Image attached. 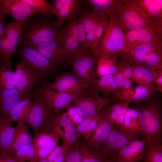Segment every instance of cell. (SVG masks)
<instances>
[{
	"label": "cell",
	"mask_w": 162,
	"mask_h": 162,
	"mask_svg": "<svg viewBox=\"0 0 162 162\" xmlns=\"http://www.w3.org/2000/svg\"><path fill=\"white\" fill-rule=\"evenodd\" d=\"M47 87L57 92L77 95L92 88L91 85L72 72L60 75L53 82L48 83Z\"/></svg>",
	"instance_id": "obj_10"
},
{
	"label": "cell",
	"mask_w": 162,
	"mask_h": 162,
	"mask_svg": "<svg viewBox=\"0 0 162 162\" xmlns=\"http://www.w3.org/2000/svg\"><path fill=\"white\" fill-rule=\"evenodd\" d=\"M125 0H82L86 6L91 9L103 14L108 17L117 14L119 9L123 5Z\"/></svg>",
	"instance_id": "obj_23"
},
{
	"label": "cell",
	"mask_w": 162,
	"mask_h": 162,
	"mask_svg": "<svg viewBox=\"0 0 162 162\" xmlns=\"http://www.w3.org/2000/svg\"><path fill=\"white\" fill-rule=\"evenodd\" d=\"M132 82L147 88L154 94L156 91L155 86L154 76L151 69L148 67L142 65L134 67L133 69Z\"/></svg>",
	"instance_id": "obj_24"
},
{
	"label": "cell",
	"mask_w": 162,
	"mask_h": 162,
	"mask_svg": "<svg viewBox=\"0 0 162 162\" xmlns=\"http://www.w3.org/2000/svg\"><path fill=\"white\" fill-rule=\"evenodd\" d=\"M58 136L51 132H42L35 134L33 144L35 148L48 150L50 154L58 146Z\"/></svg>",
	"instance_id": "obj_33"
},
{
	"label": "cell",
	"mask_w": 162,
	"mask_h": 162,
	"mask_svg": "<svg viewBox=\"0 0 162 162\" xmlns=\"http://www.w3.org/2000/svg\"><path fill=\"white\" fill-rule=\"evenodd\" d=\"M6 15L0 8V37L2 35L4 28V24Z\"/></svg>",
	"instance_id": "obj_53"
},
{
	"label": "cell",
	"mask_w": 162,
	"mask_h": 162,
	"mask_svg": "<svg viewBox=\"0 0 162 162\" xmlns=\"http://www.w3.org/2000/svg\"><path fill=\"white\" fill-rule=\"evenodd\" d=\"M53 13L57 18L56 22L60 30L63 26L66 20L76 18L82 4V0H52Z\"/></svg>",
	"instance_id": "obj_17"
},
{
	"label": "cell",
	"mask_w": 162,
	"mask_h": 162,
	"mask_svg": "<svg viewBox=\"0 0 162 162\" xmlns=\"http://www.w3.org/2000/svg\"><path fill=\"white\" fill-rule=\"evenodd\" d=\"M28 128L24 123L17 124L13 140L7 154L12 155L23 146L33 143L34 138L29 133Z\"/></svg>",
	"instance_id": "obj_25"
},
{
	"label": "cell",
	"mask_w": 162,
	"mask_h": 162,
	"mask_svg": "<svg viewBox=\"0 0 162 162\" xmlns=\"http://www.w3.org/2000/svg\"><path fill=\"white\" fill-rule=\"evenodd\" d=\"M143 158L144 162H162V144H146Z\"/></svg>",
	"instance_id": "obj_41"
},
{
	"label": "cell",
	"mask_w": 162,
	"mask_h": 162,
	"mask_svg": "<svg viewBox=\"0 0 162 162\" xmlns=\"http://www.w3.org/2000/svg\"><path fill=\"white\" fill-rule=\"evenodd\" d=\"M15 88L14 73L3 64L0 68V91Z\"/></svg>",
	"instance_id": "obj_38"
},
{
	"label": "cell",
	"mask_w": 162,
	"mask_h": 162,
	"mask_svg": "<svg viewBox=\"0 0 162 162\" xmlns=\"http://www.w3.org/2000/svg\"><path fill=\"white\" fill-rule=\"evenodd\" d=\"M21 99L16 88L0 91V116H9L10 111Z\"/></svg>",
	"instance_id": "obj_31"
},
{
	"label": "cell",
	"mask_w": 162,
	"mask_h": 162,
	"mask_svg": "<svg viewBox=\"0 0 162 162\" xmlns=\"http://www.w3.org/2000/svg\"><path fill=\"white\" fill-rule=\"evenodd\" d=\"M141 134L126 132L114 124L105 146L101 150L107 157L116 155L131 142L138 140Z\"/></svg>",
	"instance_id": "obj_11"
},
{
	"label": "cell",
	"mask_w": 162,
	"mask_h": 162,
	"mask_svg": "<svg viewBox=\"0 0 162 162\" xmlns=\"http://www.w3.org/2000/svg\"><path fill=\"white\" fill-rule=\"evenodd\" d=\"M137 108L142 134L147 144H161L162 122L161 107L158 100L150 98Z\"/></svg>",
	"instance_id": "obj_2"
},
{
	"label": "cell",
	"mask_w": 162,
	"mask_h": 162,
	"mask_svg": "<svg viewBox=\"0 0 162 162\" xmlns=\"http://www.w3.org/2000/svg\"><path fill=\"white\" fill-rule=\"evenodd\" d=\"M147 144L144 138L131 142L119 151L116 155L118 162H137L143 157L145 148Z\"/></svg>",
	"instance_id": "obj_21"
},
{
	"label": "cell",
	"mask_w": 162,
	"mask_h": 162,
	"mask_svg": "<svg viewBox=\"0 0 162 162\" xmlns=\"http://www.w3.org/2000/svg\"><path fill=\"white\" fill-rule=\"evenodd\" d=\"M33 93L40 95L54 110L56 115L71 103L77 95L57 92L47 87L39 88Z\"/></svg>",
	"instance_id": "obj_15"
},
{
	"label": "cell",
	"mask_w": 162,
	"mask_h": 162,
	"mask_svg": "<svg viewBox=\"0 0 162 162\" xmlns=\"http://www.w3.org/2000/svg\"><path fill=\"white\" fill-rule=\"evenodd\" d=\"M20 63L32 74L35 82L48 73L55 67L33 47L21 41L17 49Z\"/></svg>",
	"instance_id": "obj_6"
},
{
	"label": "cell",
	"mask_w": 162,
	"mask_h": 162,
	"mask_svg": "<svg viewBox=\"0 0 162 162\" xmlns=\"http://www.w3.org/2000/svg\"><path fill=\"white\" fill-rule=\"evenodd\" d=\"M123 130L130 133H140L142 134L139 118V111L137 108H129L127 112L124 123L120 128Z\"/></svg>",
	"instance_id": "obj_35"
},
{
	"label": "cell",
	"mask_w": 162,
	"mask_h": 162,
	"mask_svg": "<svg viewBox=\"0 0 162 162\" xmlns=\"http://www.w3.org/2000/svg\"><path fill=\"white\" fill-rule=\"evenodd\" d=\"M69 147L62 143L61 146H58L45 160L50 162H53L56 158L59 156L66 154Z\"/></svg>",
	"instance_id": "obj_46"
},
{
	"label": "cell",
	"mask_w": 162,
	"mask_h": 162,
	"mask_svg": "<svg viewBox=\"0 0 162 162\" xmlns=\"http://www.w3.org/2000/svg\"><path fill=\"white\" fill-rule=\"evenodd\" d=\"M99 112L95 116L84 118L76 127L80 136H83L86 140H88L92 136L98 124Z\"/></svg>",
	"instance_id": "obj_36"
},
{
	"label": "cell",
	"mask_w": 162,
	"mask_h": 162,
	"mask_svg": "<svg viewBox=\"0 0 162 162\" xmlns=\"http://www.w3.org/2000/svg\"><path fill=\"white\" fill-rule=\"evenodd\" d=\"M25 22L16 21L9 23L0 37V57L7 68L12 70L11 59L16 52L21 41Z\"/></svg>",
	"instance_id": "obj_7"
},
{
	"label": "cell",
	"mask_w": 162,
	"mask_h": 162,
	"mask_svg": "<svg viewBox=\"0 0 162 162\" xmlns=\"http://www.w3.org/2000/svg\"><path fill=\"white\" fill-rule=\"evenodd\" d=\"M31 96H28L20 100L12 109L9 114V117L12 122H15L17 124L25 123L31 109Z\"/></svg>",
	"instance_id": "obj_32"
},
{
	"label": "cell",
	"mask_w": 162,
	"mask_h": 162,
	"mask_svg": "<svg viewBox=\"0 0 162 162\" xmlns=\"http://www.w3.org/2000/svg\"><path fill=\"white\" fill-rule=\"evenodd\" d=\"M114 75L119 91L122 90L125 79L122 73L118 70V72Z\"/></svg>",
	"instance_id": "obj_51"
},
{
	"label": "cell",
	"mask_w": 162,
	"mask_h": 162,
	"mask_svg": "<svg viewBox=\"0 0 162 162\" xmlns=\"http://www.w3.org/2000/svg\"><path fill=\"white\" fill-rule=\"evenodd\" d=\"M152 95L146 88L140 86H133L130 88L118 91L110 98L113 101L125 100L129 103H141L151 97Z\"/></svg>",
	"instance_id": "obj_22"
},
{
	"label": "cell",
	"mask_w": 162,
	"mask_h": 162,
	"mask_svg": "<svg viewBox=\"0 0 162 162\" xmlns=\"http://www.w3.org/2000/svg\"><path fill=\"white\" fill-rule=\"evenodd\" d=\"M56 39L63 45L70 56L86 47L82 45L66 25L58 31Z\"/></svg>",
	"instance_id": "obj_29"
},
{
	"label": "cell",
	"mask_w": 162,
	"mask_h": 162,
	"mask_svg": "<svg viewBox=\"0 0 162 162\" xmlns=\"http://www.w3.org/2000/svg\"><path fill=\"white\" fill-rule=\"evenodd\" d=\"M33 143L25 146L11 156L16 162H36Z\"/></svg>",
	"instance_id": "obj_40"
},
{
	"label": "cell",
	"mask_w": 162,
	"mask_h": 162,
	"mask_svg": "<svg viewBox=\"0 0 162 162\" xmlns=\"http://www.w3.org/2000/svg\"><path fill=\"white\" fill-rule=\"evenodd\" d=\"M0 157L4 162H16L13 157L6 153H1Z\"/></svg>",
	"instance_id": "obj_54"
},
{
	"label": "cell",
	"mask_w": 162,
	"mask_h": 162,
	"mask_svg": "<svg viewBox=\"0 0 162 162\" xmlns=\"http://www.w3.org/2000/svg\"><path fill=\"white\" fill-rule=\"evenodd\" d=\"M66 113L68 118L76 125L81 122L84 118L79 113L76 108L74 106L69 108L68 112Z\"/></svg>",
	"instance_id": "obj_48"
},
{
	"label": "cell",
	"mask_w": 162,
	"mask_h": 162,
	"mask_svg": "<svg viewBox=\"0 0 162 162\" xmlns=\"http://www.w3.org/2000/svg\"><path fill=\"white\" fill-rule=\"evenodd\" d=\"M92 87L103 97L110 98L119 91L114 75L103 76L96 78L91 83Z\"/></svg>",
	"instance_id": "obj_26"
},
{
	"label": "cell",
	"mask_w": 162,
	"mask_h": 162,
	"mask_svg": "<svg viewBox=\"0 0 162 162\" xmlns=\"http://www.w3.org/2000/svg\"><path fill=\"white\" fill-rule=\"evenodd\" d=\"M113 125L101 110L99 112L98 127L91 137L88 140H86L85 142L93 148L102 149L105 146Z\"/></svg>",
	"instance_id": "obj_18"
},
{
	"label": "cell",
	"mask_w": 162,
	"mask_h": 162,
	"mask_svg": "<svg viewBox=\"0 0 162 162\" xmlns=\"http://www.w3.org/2000/svg\"><path fill=\"white\" fill-rule=\"evenodd\" d=\"M0 162H4L2 158L0 157Z\"/></svg>",
	"instance_id": "obj_59"
},
{
	"label": "cell",
	"mask_w": 162,
	"mask_h": 162,
	"mask_svg": "<svg viewBox=\"0 0 162 162\" xmlns=\"http://www.w3.org/2000/svg\"><path fill=\"white\" fill-rule=\"evenodd\" d=\"M82 162H106L108 157L101 151L92 148L85 141L78 144Z\"/></svg>",
	"instance_id": "obj_34"
},
{
	"label": "cell",
	"mask_w": 162,
	"mask_h": 162,
	"mask_svg": "<svg viewBox=\"0 0 162 162\" xmlns=\"http://www.w3.org/2000/svg\"><path fill=\"white\" fill-rule=\"evenodd\" d=\"M144 65L152 70H162V47L155 49L149 55Z\"/></svg>",
	"instance_id": "obj_43"
},
{
	"label": "cell",
	"mask_w": 162,
	"mask_h": 162,
	"mask_svg": "<svg viewBox=\"0 0 162 162\" xmlns=\"http://www.w3.org/2000/svg\"><path fill=\"white\" fill-rule=\"evenodd\" d=\"M86 40L87 47L90 48L91 51L94 50L99 43L94 30H92L86 34Z\"/></svg>",
	"instance_id": "obj_47"
},
{
	"label": "cell",
	"mask_w": 162,
	"mask_h": 162,
	"mask_svg": "<svg viewBox=\"0 0 162 162\" xmlns=\"http://www.w3.org/2000/svg\"><path fill=\"white\" fill-rule=\"evenodd\" d=\"M118 62V70L123 73L125 78L132 79L133 69L134 67L129 64L124 59L119 58Z\"/></svg>",
	"instance_id": "obj_45"
},
{
	"label": "cell",
	"mask_w": 162,
	"mask_h": 162,
	"mask_svg": "<svg viewBox=\"0 0 162 162\" xmlns=\"http://www.w3.org/2000/svg\"><path fill=\"white\" fill-rule=\"evenodd\" d=\"M25 42L38 51L54 67L67 63L70 56L69 52L56 39L36 44Z\"/></svg>",
	"instance_id": "obj_13"
},
{
	"label": "cell",
	"mask_w": 162,
	"mask_h": 162,
	"mask_svg": "<svg viewBox=\"0 0 162 162\" xmlns=\"http://www.w3.org/2000/svg\"><path fill=\"white\" fill-rule=\"evenodd\" d=\"M36 162H50L46 160H38Z\"/></svg>",
	"instance_id": "obj_58"
},
{
	"label": "cell",
	"mask_w": 162,
	"mask_h": 162,
	"mask_svg": "<svg viewBox=\"0 0 162 162\" xmlns=\"http://www.w3.org/2000/svg\"><path fill=\"white\" fill-rule=\"evenodd\" d=\"M154 76V81L157 87L156 91L162 92V70H152Z\"/></svg>",
	"instance_id": "obj_50"
},
{
	"label": "cell",
	"mask_w": 162,
	"mask_h": 162,
	"mask_svg": "<svg viewBox=\"0 0 162 162\" xmlns=\"http://www.w3.org/2000/svg\"><path fill=\"white\" fill-rule=\"evenodd\" d=\"M52 132L56 134L69 146L78 145L80 135L73 122L66 113L61 111L56 116Z\"/></svg>",
	"instance_id": "obj_12"
},
{
	"label": "cell",
	"mask_w": 162,
	"mask_h": 162,
	"mask_svg": "<svg viewBox=\"0 0 162 162\" xmlns=\"http://www.w3.org/2000/svg\"><path fill=\"white\" fill-rule=\"evenodd\" d=\"M161 47L162 40L145 44L128 50L121 51L117 54V58L124 59L134 67L144 65L149 55Z\"/></svg>",
	"instance_id": "obj_14"
},
{
	"label": "cell",
	"mask_w": 162,
	"mask_h": 162,
	"mask_svg": "<svg viewBox=\"0 0 162 162\" xmlns=\"http://www.w3.org/2000/svg\"><path fill=\"white\" fill-rule=\"evenodd\" d=\"M98 60L90 56L88 48L71 56L67 64H70L73 74L80 79L91 85L92 82L97 78L95 65Z\"/></svg>",
	"instance_id": "obj_9"
},
{
	"label": "cell",
	"mask_w": 162,
	"mask_h": 162,
	"mask_svg": "<svg viewBox=\"0 0 162 162\" xmlns=\"http://www.w3.org/2000/svg\"><path fill=\"white\" fill-rule=\"evenodd\" d=\"M116 54L106 55L99 58L97 62L96 74L99 77L108 75H114L118 71Z\"/></svg>",
	"instance_id": "obj_30"
},
{
	"label": "cell",
	"mask_w": 162,
	"mask_h": 162,
	"mask_svg": "<svg viewBox=\"0 0 162 162\" xmlns=\"http://www.w3.org/2000/svg\"><path fill=\"white\" fill-rule=\"evenodd\" d=\"M66 154H66L62 155L59 156L56 158L53 162H64Z\"/></svg>",
	"instance_id": "obj_56"
},
{
	"label": "cell",
	"mask_w": 162,
	"mask_h": 162,
	"mask_svg": "<svg viewBox=\"0 0 162 162\" xmlns=\"http://www.w3.org/2000/svg\"><path fill=\"white\" fill-rule=\"evenodd\" d=\"M0 8L6 15H10L18 22H25L38 13L21 0H0Z\"/></svg>",
	"instance_id": "obj_19"
},
{
	"label": "cell",
	"mask_w": 162,
	"mask_h": 162,
	"mask_svg": "<svg viewBox=\"0 0 162 162\" xmlns=\"http://www.w3.org/2000/svg\"><path fill=\"white\" fill-rule=\"evenodd\" d=\"M134 1L152 20L162 26V0H134Z\"/></svg>",
	"instance_id": "obj_28"
},
{
	"label": "cell",
	"mask_w": 162,
	"mask_h": 162,
	"mask_svg": "<svg viewBox=\"0 0 162 162\" xmlns=\"http://www.w3.org/2000/svg\"><path fill=\"white\" fill-rule=\"evenodd\" d=\"M129 108L124 109L117 117L114 124L117 127L120 128L122 126L124 121L126 113Z\"/></svg>",
	"instance_id": "obj_52"
},
{
	"label": "cell",
	"mask_w": 162,
	"mask_h": 162,
	"mask_svg": "<svg viewBox=\"0 0 162 162\" xmlns=\"http://www.w3.org/2000/svg\"><path fill=\"white\" fill-rule=\"evenodd\" d=\"M117 15L120 26L124 33L144 28L162 32V26L152 20L134 0H125L118 10Z\"/></svg>",
	"instance_id": "obj_3"
},
{
	"label": "cell",
	"mask_w": 162,
	"mask_h": 162,
	"mask_svg": "<svg viewBox=\"0 0 162 162\" xmlns=\"http://www.w3.org/2000/svg\"><path fill=\"white\" fill-rule=\"evenodd\" d=\"M65 25L82 45L87 48L86 40V33L82 24L79 19L76 18L69 20Z\"/></svg>",
	"instance_id": "obj_39"
},
{
	"label": "cell",
	"mask_w": 162,
	"mask_h": 162,
	"mask_svg": "<svg viewBox=\"0 0 162 162\" xmlns=\"http://www.w3.org/2000/svg\"><path fill=\"white\" fill-rule=\"evenodd\" d=\"M15 127L12 124L9 116H0V153H6L13 140Z\"/></svg>",
	"instance_id": "obj_27"
},
{
	"label": "cell",
	"mask_w": 162,
	"mask_h": 162,
	"mask_svg": "<svg viewBox=\"0 0 162 162\" xmlns=\"http://www.w3.org/2000/svg\"><path fill=\"white\" fill-rule=\"evenodd\" d=\"M124 32L121 28L117 14L109 17L106 28L97 47L91 51L97 60L103 56L117 54L123 49Z\"/></svg>",
	"instance_id": "obj_4"
},
{
	"label": "cell",
	"mask_w": 162,
	"mask_h": 162,
	"mask_svg": "<svg viewBox=\"0 0 162 162\" xmlns=\"http://www.w3.org/2000/svg\"><path fill=\"white\" fill-rule=\"evenodd\" d=\"M38 14H50L53 15V9L52 5L45 0H21Z\"/></svg>",
	"instance_id": "obj_42"
},
{
	"label": "cell",
	"mask_w": 162,
	"mask_h": 162,
	"mask_svg": "<svg viewBox=\"0 0 162 162\" xmlns=\"http://www.w3.org/2000/svg\"><path fill=\"white\" fill-rule=\"evenodd\" d=\"M32 105L25 123L35 134L42 132H52L56 115L54 110L40 94L33 93Z\"/></svg>",
	"instance_id": "obj_5"
},
{
	"label": "cell",
	"mask_w": 162,
	"mask_h": 162,
	"mask_svg": "<svg viewBox=\"0 0 162 162\" xmlns=\"http://www.w3.org/2000/svg\"><path fill=\"white\" fill-rule=\"evenodd\" d=\"M133 86L132 81L129 79L125 78L124 87L122 90H125L131 88Z\"/></svg>",
	"instance_id": "obj_55"
},
{
	"label": "cell",
	"mask_w": 162,
	"mask_h": 162,
	"mask_svg": "<svg viewBox=\"0 0 162 162\" xmlns=\"http://www.w3.org/2000/svg\"><path fill=\"white\" fill-rule=\"evenodd\" d=\"M106 15L92 10L82 13L78 18L82 24L86 33L94 30L99 22Z\"/></svg>",
	"instance_id": "obj_37"
},
{
	"label": "cell",
	"mask_w": 162,
	"mask_h": 162,
	"mask_svg": "<svg viewBox=\"0 0 162 162\" xmlns=\"http://www.w3.org/2000/svg\"><path fill=\"white\" fill-rule=\"evenodd\" d=\"M106 162H118L116 159V155L111 156L108 157Z\"/></svg>",
	"instance_id": "obj_57"
},
{
	"label": "cell",
	"mask_w": 162,
	"mask_h": 162,
	"mask_svg": "<svg viewBox=\"0 0 162 162\" xmlns=\"http://www.w3.org/2000/svg\"><path fill=\"white\" fill-rule=\"evenodd\" d=\"M59 30L51 14H34L25 21L21 41L36 44L54 40Z\"/></svg>",
	"instance_id": "obj_1"
},
{
	"label": "cell",
	"mask_w": 162,
	"mask_h": 162,
	"mask_svg": "<svg viewBox=\"0 0 162 162\" xmlns=\"http://www.w3.org/2000/svg\"><path fill=\"white\" fill-rule=\"evenodd\" d=\"M35 157L37 161L45 160L50 154V152L45 148H35Z\"/></svg>",
	"instance_id": "obj_49"
},
{
	"label": "cell",
	"mask_w": 162,
	"mask_h": 162,
	"mask_svg": "<svg viewBox=\"0 0 162 162\" xmlns=\"http://www.w3.org/2000/svg\"><path fill=\"white\" fill-rule=\"evenodd\" d=\"M162 40V32L149 28H142L127 32L121 51L128 50L142 44Z\"/></svg>",
	"instance_id": "obj_16"
},
{
	"label": "cell",
	"mask_w": 162,
	"mask_h": 162,
	"mask_svg": "<svg viewBox=\"0 0 162 162\" xmlns=\"http://www.w3.org/2000/svg\"><path fill=\"white\" fill-rule=\"evenodd\" d=\"M82 157L78 146L69 147L64 162H82Z\"/></svg>",
	"instance_id": "obj_44"
},
{
	"label": "cell",
	"mask_w": 162,
	"mask_h": 162,
	"mask_svg": "<svg viewBox=\"0 0 162 162\" xmlns=\"http://www.w3.org/2000/svg\"><path fill=\"white\" fill-rule=\"evenodd\" d=\"M113 102L112 99L101 96L92 88L77 95L71 103L83 118L94 117Z\"/></svg>",
	"instance_id": "obj_8"
},
{
	"label": "cell",
	"mask_w": 162,
	"mask_h": 162,
	"mask_svg": "<svg viewBox=\"0 0 162 162\" xmlns=\"http://www.w3.org/2000/svg\"><path fill=\"white\" fill-rule=\"evenodd\" d=\"M14 72L15 75V88L19 92L20 100L31 96L33 92L34 80L30 73L21 64L16 66Z\"/></svg>",
	"instance_id": "obj_20"
}]
</instances>
